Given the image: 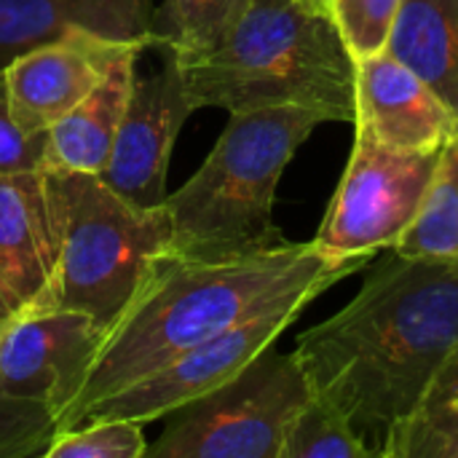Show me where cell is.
<instances>
[{
    "label": "cell",
    "instance_id": "21",
    "mask_svg": "<svg viewBox=\"0 0 458 458\" xmlns=\"http://www.w3.org/2000/svg\"><path fill=\"white\" fill-rule=\"evenodd\" d=\"M145 454L148 443L142 437V424L97 419L59 432L46 458H145Z\"/></svg>",
    "mask_w": 458,
    "mask_h": 458
},
{
    "label": "cell",
    "instance_id": "7",
    "mask_svg": "<svg viewBox=\"0 0 458 458\" xmlns=\"http://www.w3.org/2000/svg\"><path fill=\"white\" fill-rule=\"evenodd\" d=\"M440 150H394L357 129L349 164L311 244L335 263L394 250L424 207Z\"/></svg>",
    "mask_w": 458,
    "mask_h": 458
},
{
    "label": "cell",
    "instance_id": "1",
    "mask_svg": "<svg viewBox=\"0 0 458 458\" xmlns=\"http://www.w3.org/2000/svg\"><path fill=\"white\" fill-rule=\"evenodd\" d=\"M456 344L458 258L394 252L349 306L298 338L295 357L314 397L365 440H384L416 411Z\"/></svg>",
    "mask_w": 458,
    "mask_h": 458
},
{
    "label": "cell",
    "instance_id": "19",
    "mask_svg": "<svg viewBox=\"0 0 458 458\" xmlns=\"http://www.w3.org/2000/svg\"><path fill=\"white\" fill-rule=\"evenodd\" d=\"M252 0H164L153 13V38L166 40L180 59L212 54L239 24Z\"/></svg>",
    "mask_w": 458,
    "mask_h": 458
},
{
    "label": "cell",
    "instance_id": "16",
    "mask_svg": "<svg viewBox=\"0 0 458 458\" xmlns=\"http://www.w3.org/2000/svg\"><path fill=\"white\" fill-rule=\"evenodd\" d=\"M386 51L421 75L458 118V0H403Z\"/></svg>",
    "mask_w": 458,
    "mask_h": 458
},
{
    "label": "cell",
    "instance_id": "15",
    "mask_svg": "<svg viewBox=\"0 0 458 458\" xmlns=\"http://www.w3.org/2000/svg\"><path fill=\"white\" fill-rule=\"evenodd\" d=\"M137 48L140 43L105 72V78L94 86V91L83 102H78L62 121H56L48 129L43 169H67V172H91V174H99L105 169L129 105Z\"/></svg>",
    "mask_w": 458,
    "mask_h": 458
},
{
    "label": "cell",
    "instance_id": "25",
    "mask_svg": "<svg viewBox=\"0 0 458 458\" xmlns=\"http://www.w3.org/2000/svg\"><path fill=\"white\" fill-rule=\"evenodd\" d=\"M8 317H11V309L5 306V301H3V295H0V325H3Z\"/></svg>",
    "mask_w": 458,
    "mask_h": 458
},
{
    "label": "cell",
    "instance_id": "10",
    "mask_svg": "<svg viewBox=\"0 0 458 458\" xmlns=\"http://www.w3.org/2000/svg\"><path fill=\"white\" fill-rule=\"evenodd\" d=\"M105 330L86 314L48 306L0 325V394L46 403L56 419L78 397Z\"/></svg>",
    "mask_w": 458,
    "mask_h": 458
},
{
    "label": "cell",
    "instance_id": "23",
    "mask_svg": "<svg viewBox=\"0 0 458 458\" xmlns=\"http://www.w3.org/2000/svg\"><path fill=\"white\" fill-rule=\"evenodd\" d=\"M354 59L386 51L403 0H327Z\"/></svg>",
    "mask_w": 458,
    "mask_h": 458
},
{
    "label": "cell",
    "instance_id": "9",
    "mask_svg": "<svg viewBox=\"0 0 458 458\" xmlns=\"http://www.w3.org/2000/svg\"><path fill=\"white\" fill-rule=\"evenodd\" d=\"M306 311V306H282L252 317L196 349L174 357L156 373L140 378L137 384L89 405L78 424L97 419H118L150 424L158 419H169L182 405L215 392L236 373H242L255 357L276 344V338Z\"/></svg>",
    "mask_w": 458,
    "mask_h": 458
},
{
    "label": "cell",
    "instance_id": "14",
    "mask_svg": "<svg viewBox=\"0 0 458 458\" xmlns=\"http://www.w3.org/2000/svg\"><path fill=\"white\" fill-rule=\"evenodd\" d=\"M150 0H0V70L78 32L118 43L153 38Z\"/></svg>",
    "mask_w": 458,
    "mask_h": 458
},
{
    "label": "cell",
    "instance_id": "18",
    "mask_svg": "<svg viewBox=\"0 0 458 458\" xmlns=\"http://www.w3.org/2000/svg\"><path fill=\"white\" fill-rule=\"evenodd\" d=\"M394 252L405 258H458V126L440 150L419 217L403 233Z\"/></svg>",
    "mask_w": 458,
    "mask_h": 458
},
{
    "label": "cell",
    "instance_id": "20",
    "mask_svg": "<svg viewBox=\"0 0 458 458\" xmlns=\"http://www.w3.org/2000/svg\"><path fill=\"white\" fill-rule=\"evenodd\" d=\"M373 456H381V451L368 445V440L352 427V421L338 408L311 394L309 403L290 421L279 458Z\"/></svg>",
    "mask_w": 458,
    "mask_h": 458
},
{
    "label": "cell",
    "instance_id": "2",
    "mask_svg": "<svg viewBox=\"0 0 458 458\" xmlns=\"http://www.w3.org/2000/svg\"><path fill=\"white\" fill-rule=\"evenodd\" d=\"M368 263L327 260L311 242H290L233 260L161 255L105 330L78 397L56 419L59 432L75 429L89 405L137 384L199 344L266 311L309 306Z\"/></svg>",
    "mask_w": 458,
    "mask_h": 458
},
{
    "label": "cell",
    "instance_id": "17",
    "mask_svg": "<svg viewBox=\"0 0 458 458\" xmlns=\"http://www.w3.org/2000/svg\"><path fill=\"white\" fill-rule=\"evenodd\" d=\"M386 458H458V344L432 376L416 411L381 445Z\"/></svg>",
    "mask_w": 458,
    "mask_h": 458
},
{
    "label": "cell",
    "instance_id": "11",
    "mask_svg": "<svg viewBox=\"0 0 458 458\" xmlns=\"http://www.w3.org/2000/svg\"><path fill=\"white\" fill-rule=\"evenodd\" d=\"M134 46L78 32L19 56L5 67L13 118L30 134H48Z\"/></svg>",
    "mask_w": 458,
    "mask_h": 458
},
{
    "label": "cell",
    "instance_id": "5",
    "mask_svg": "<svg viewBox=\"0 0 458 458\" xmlns=\"http://www.w3.org/2000/svg\"><path fill=\"white\" fill-rule=\"evenodd\" d=\"M54 236V306L107 330L150 266L172 252L164 204L137 207L99 174L43 169Z\"/></svg>",
    "mask_w": 458,
    "mask_h": 458
},
{
    "label": "cell",
    "instance_id": "24",
    "mask_svg": "<svg viewBox=\"0 0 458 458\" xmlns=\"http://www.w3.org/2000/svg\"><path fill=\"white\" fill-rule=\"evenodd\" d=\"M46 142L48 134H30L13 118L5 70H0V174L43 172Z\"/></svg>",
    "mask_w": 458,
    "mask_h": 458
},
{
    "label": "cell",
    "instance_id": "12",
    "mask_svg": "<svg viewBox=\"0 0 458 458\" xmlns=\"http://www.w3.org/2000/svg\"><path fill=\"white\" fill-rule=\"evenodd\" d=\"M354 126L394 150H440L456 131L454 110L429 83L389 51L354 59Z\"/></svg>",
    "mask_w": 458,
    "mask_h": 458
},
{
    "label": "cell",
    "instance_id": "8",
    "mask_svg": "<svg viewBox=\"0 0 458 458\" xmlns=\"http://www.w3.org/2000/svg\"><path fill=\"white\" fill-rule=\"evenodd\" d=\"M193 110L177 51L161 38L140 43L129 105L99 177L137 207L164 204L172 148Z\"/></svg>",
    "mask_w": 458,
    "mask_h": 458
},
{
    "label": "cell",
    "instance_id": "13",
    "mask_svg": "<svg viewBox=\"0 0 458 458\" xmlns=\"http://www.w3.org/2000/svg\"><path fill=\"white\" fill-rule=\"evenodd\" d=\"M0 295L11 314L54 306V236L40 172L0 174Z\"/></svg>",
    "mask_w": 458,
    "mask_h": 458
},
{
    "label": "cell",
    "instance_id": "3",
    "mask_svg": "<svg viewBox=\"0 0 458 458\" xmlns=\"http://www.w3.org/2000/svg\"><path fill=\"white\" fill-rule=\"evenodd\" d=\"M180 70L196 110L298 105L325 121L357 115L354 56L327 0H252L212 54L180 59Z\"/></svg>",
    "mask_w": 458,
    "mask_h": 458
},
{
    "label": "cell",
    "instance_id": "22",
    "mask_svg": "<svg viewBox=\"0 0 458 458\" xmlns=\"http://www.w3.org/2000/svg\"><path fill=\"white\" fill-rule=\"evenodd\" d=\"M56 435V413L46 403L0 394V458L46 456Z\"/></svg>",
    "mask_w": 458,
    "mask_h": 458
},
{
    "label": "cell",
    "instance_id": "6",
    "mask_svg": "<svg viewBox=\"0 0 458 458\" xmlns=\"http://www.w3.org/2000/svg\"><path fill=\"white\" fill-rule=\"evenodd\" d=\"M311 386L295 357L266 349L215 392L169 416L148 458H279Z\"/></svg>",
    "mask_w": 458,
    "mask_h": 458
},
{
    "label": "cell",
    "instance_id": "4",
    "mask_svg": "<svg viewBox=\"0 0 458 458\" xmlns=\"http://www.w3.org/2000/svg\"><path fill=\"white\" fill-rule=\"evenodd\" d=\"M319 123L327 121L298 105L231 113L199 172L164 201L172 255L233 260L290 244L274 223L276 185Z\"/></svg>",
    "mask_w": 458,
    "mask_h": 458
}]
</instances>
